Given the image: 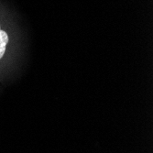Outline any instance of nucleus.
Masks as SVG:
<instances>
[{"label":"nucleus","instance_id":"nucleus-1","mask_svg":"<svg viewBox=\"0 0 153 153\" xmlns=\"http://www.w3.org/2000/svg\"><path fill=\"white\" fill-rule=\"evenodd\" d=\"M7 43H8L7 33L0 29V59L4 56Z\"/></svg>","mask_w":153,"mask_h":153}]
</instances>
